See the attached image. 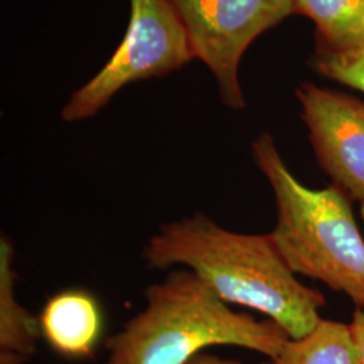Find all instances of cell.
<instances>
[{
  "mask_svg": "<svg viewBox=\"0 0 364 364\" xmlns=\"http://www.w3.org/2000/svg\"><path fill=\"white\" fill-rule=\"evenodd\" d=\"M150 270L188 269L228 305L257 311L290 338L309 333L321 320V293L301 284L270 234H240L208 215L165 223L142 250Z\"/></svg>",
  "mask_w": 364,
  "mask_h": 364,
  "instance_id": "1",
  "label": "cell"
},
{
  "mask_svg": "<svg viewBox=\"0 0 364 364\" xmlns=\"http://www.w3.org/2000/svg\"><path fill=\"white\" fill-rule=\"evenodd\" d=\"M251 154L273 192L275 224L269 234L287 266L364 309V237L353 201L332 183L312 189L299 181L266 131L252 141Z\"/></svg>",
  "mask_w": 364,
  "mask_h": 364,
  "instance_id": "3",
  "label": "cell"
},
{
  "mask_svg": "<svg viewBox=\"0 0 364 364\" xmlns=\"http://www.w3.org/2000/svg\"><path fill=\"white\" fill-rule=\"evenodd\" d=\"M312 65L323 77L364 93V49L335 58L313 57Z\"/></svg>",
  "mask_w": 364,
  "mask_h": 364,
  "instance_id": "11",
  "label": "cell"
},
{
  "mask_svg": "<svg viewBox=\"0 0 364 364\" xmlns=\"http://www.w3.org/2000/svg\"><path fill=\"white\" fill-rule=\"evenodd\" d=\"M193 60L185 28L171 0H130V21L119 48L103 69L73 92L61 119L95 117L132 82L162 77Z\"/></svg>",
  "mask_w": 364,
  "mask_h": 364,
  "instance_id": "4",
  "label": "cell"
},
{
  "mask_svg": "<svg viewBox=\"0 0 364 364\" xmlns=\"http://www.w3.org/2000/svg\"><path fill=\"white\" fill-rule=\"evenodd\" d=\"M262 364H362L350 326L321 318L309 333L289 338L284 348Z\"/></svg>",
  "mask_w": 364,
  "mask_h": 364,
  "instance_id": "10",
  "label": "cell"
},
{
  "mask_svg": "<svg viewBox=\"0 0 364 364\" xmlns=\"http://www.w3.org/2000/svg\"><path fill=\"white\" fill-rule=\"evenodd\" d=\"M272 320L235 312L188 269L144 291V308L105 338L107 364H186L207 348L234 346L274 358L289 340Z\"/></svg>",
  "mask_w": 364,
  "mask_h": 364,
  "instance_id": "2",
  "label": "cell"
},
{
  "mask_svg": "<svg viewBox=\"0 0 364 364\" xmlns=\"http://www.w3.org/2000/svg\"><path fill=\"white\" fill-rule=\"evenodd\" d=\"M359 212H360V218H362L364 221V200L363 201H360V209H359Z\"/></svg>",
  "mask_w": 364,
  "mask_h": 364,
  "instance_id": "14",
  "label": "cell"
},
{
  "mask_svg": "<svg viewBox=\"0 0 364 364\" xmlns=\"http://www.w3.org/2000/svg\"><path fill=\"white\" fill-rule=\"evenodd\" d=\"M15 250L9 236L0 237V364H26L37 352L38 317L16 296Z\"/></svg>",
  "mask_w": 364,
  "mask_h": 364,
  "instance_id": "8",
  "label": "cell"
},
{
  "mask_svg": "<svg viewBox=\"0 0 364 364\" xmlns=\"http://www.w3.org/2000/svg\"><path fill=\"white\" fill-rule=\"evenodd\" d=\"M350 329H351L352 338L355 341L360 362L364 364V309L358 308L355 311L351 324H350Z\"/></svg>",
  "mask_w": 364,
  "mask_h": 364,
  "instance_id": "12",
  "label": "cell"
},
{
  "mask_svg": "<svg viewBox=\"0 0 364 364\" xmlns=\"http://www.w3.org/2000/svg\"><path fill=\"white\" fill-rule=\"evenodd\" d=\"M186 364H242L237 360L234 359H225V358H220V356H216V355H212L208 352H203L200 355H197L196 358H193L191 362H188Z\"/></svg>",
  "mask_w": 364,
  "mask_h": 364,
  "instance_id": "13",
  "label": "cell"
},
{
  "mask_svg": "<svg viewBox=\"0 0 364 364\" xmlns=\"http://www.w3.org/2000/svg\"><path fill=\"white\" fill-rule=\"evenodd\" d=\"M293 14L316 26L314 57H344L364 49V0H293Z\"/></svg>",
  "mask_w": 364,
  "mask_h": 364,
  "instance_id": "9",
  "label": "cell"
},
{
  "mask_svg": "<svg viewBox=\"0 0 364 364\" xmlns=\"http://www.w3.org/2000/svg\"><path fill=\"white\" fill-rule=\"evenodd\" d=\"M296 96L320 169L352 201H363L364 102L313 82L299 84Z\"/></svg>",
  "mask_w": 364,
  "mask_h": 364,
  "instance_id": "6",
  "label": "cell"
},
{
  "mask_svg": "<svg viewBox=\"0 0 364 364\" xmlns=\"http://www.w3.org/2000/svg\"><path fill=\"white\" fill-rule=\"evenodd\" d=\"M38 320L41 335L49 347L70 360L93 358L105 329L99 301L84 289H66L53 294Z\"/></svg>",
  "mask_w": 364,
  "mask_h": 364,
  "instance_id": "7",
  "label": "cell"
},
{
  "mask_svg": "<svg viewBox=\"0 0 364 364\" xmlns=\"http://www.w3.org/2000/svg\"><path fill=\"white\" fill-rule=\"evenodd\" d=\"M193 60L216 78L221 103L245 109L239 65L248 46L293 14V0H171Z\"/></svg>",
  "mask_w": 364,
  "mask_h": 364,
  "instance_id": "5",
  "label": "cell"
}]
</instances>
